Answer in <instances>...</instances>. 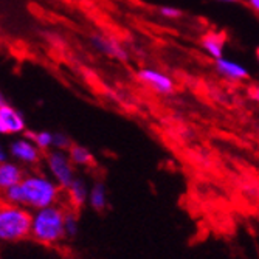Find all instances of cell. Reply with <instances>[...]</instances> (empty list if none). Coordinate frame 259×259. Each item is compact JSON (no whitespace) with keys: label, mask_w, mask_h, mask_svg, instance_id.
Segmentation results:
<instances>
[{"label":"cell","mask_w":259,"mask_h":259,"mask_svg":"<svg viewBox=\"0 0 259 259\" xmlns=\"http://www.w3.org/2000/svg\"><path fill=\"white\" fill-rule=\"evenodd\" d=\"M23 177H25V172H23L20 164L13 161L0 163V194L5 193L8 188L19 185Z\"/></svg>","instance_id":"10"},{"label":"cell","mask_w":259,"mask_h":259,"mask_svg":"<svg viewBox=\"0 0 259 259\" xmlns=\"http://www.w3.org/2000/svg\"><path fill=\"white\" fill-rule=\"evenodd\" d=\"M11 155L22 164L36 166L42 160V151L34 145V141L23 135V138H16L10 146Z\"/></svg>","instance_id":"5"},{"label":"cell","mask_w":259,"mask_h":259,"mask_svg":"<svg viewBox=\"0 0 259 259\" xmlns=\"http://www.w3.org/2000/svg\"><path fill=\"white\" fill-rule=\"evenodd\" d=\"M73 143L70 141V138L65 134H55V141H53V149H61V151H68V148Z\"/></svg>","instance_id":"17"},{"label":"cell","mask_w":259,"mask_h":259,"mask_svg":"<svg viewBox=\"0 0 259 259\" xmlns=\"http://www.w3.org/2000/svg\"><path fill=\"white\" fill-rule=\"evenodd\" d=\"M90 42L92 45L95 47V49L109 56V58H113V59H118V61H126L127 59V52L123 49V45L120 42H116L115 39L109 37V36H104V34H93L90 37Z\"/></svg>","instance_id":"8"},{"label":"cell","mask_w":259,"mask_h":259,"mask_svg":"<svg viewBox=\"0 0 259 259\" xmlns=\"http://www.w3.org/2000/svg\"><path fill=\"white\" fill-rule=\"evenodd\" d=\"M218 73L230 81H244L248 78V70L241 65L239 62L228 59V58H219L214 61Z\"/></svg>","instance_id":"9"},{"label":"cell","mask_w":259,"mask_h":259,"mask_svg":"<svg viewBox=\"0 0 259 259\" xmlns=\"http://www.w3.org/2000/svg\"><path fill=\"white\" fill-rule=\"evenodd\" d=\"M8 104V101H7V97H5V93L0 90V107H4V106H7Z\"/></svg>","instance_id":"22"},{"label":"cell","mask_w":259,"mask_h":259,"mask_svg":"<svg viewBox=\"0 0 259 259\" xmlns=\"http://www.w3.org/2000/svg\"><path fill=\"white\" fill-rule=\"evenodd\" d=\"M30 238L45 247H53L65 239V209L59 203L36 209V213H33Z\"/></svg>","instance_id":"2"},{"label":"cell","mask_w":259,"mask_h":259,"mask_svg":"<svg viewBox=\"0 0 259 259\" xmlns=\"http://www.w3.org/2000/svg\"><path fill=\"white\" fill-rule=\"evenodd\" d=\"M256 59H257V62H259V47L256 49Z\"/></svg>","instance_id":"24"},{"label":"cell","mask_w":259,"mask_h":259,"mask_svg":"<svg viewBox=\"0 0 259 259\" xmlns=\"http://www.w3.org/2000/svg\"><path fill=\"white\" fill-rule=\"evenodd\" d=\"M67 194H68V200H70V205L73 208L79 209L82 208L87 202H89V190H87V185L82 179L76 177L73 180V183L67 188Z\"/></svg>","instance_id":"12"},{"label":"cell","mask_w":259,"mask_h":259,"mask_svg":"<svg viewBox=\"0 0 259 259\" xmlns=\"http://www.w3.org/2000/svg\"><path fill=\"white\" fill-rule=\"evenodd\" d=\"M33 214L25 206L5 202L0 197V242H19L31 234Z\"/></svg>","instance_id":"3"},{"label":"cell","mask_w":259,"mask_h":259,"mask_svg":"<svg viewBox=\"0 0 259 259\" xmlns=\"http://www.w3.org/2000/svg\"><path fill=\"white\" fill-rule=\"evenodd\" d=\"M251 98H253L256 103H259V85H256L254 89H251Z\"/></svg>","instance_id":"21"},{"label":"cell","mask_w":259,"mask_h":259,"mask_svg":"<svg viewBox=\"0 0 259 259\" xmlns=\"http://www.w3.org/2000/svg\"><path fill=\"white\" fill-rule=\"evenodd\" d=\"M25 137L34 141V145L42 151L49 152L53 149V141H55V134L49 131H39V132H25Z\"/></svg>","instance_id":"15"},{"label":"cell","mask_w":259,"mask_h":259,"mask_svg":"<svg viewBox=\"0 0 259 259\" xmlns=\"http://www.w3.org/2000/svg\"><path fill=\"white\" fill-rule=\"evenodd\" d=\"M0 134H4V127H2V123H0Z\"/></svg>","instance_id":"25"},{"label":"cell","mask_w":259,"mask_h":259,"mask_svg":"<svg viewBox=\"0 0 259 259\" xmlns=\"http://www.w3.org/2000/svg\"><path fill=\"white\" fill-rule=\"evenodd\" d=\"M67 154H68L70 160H72V163L76 164V166H92V164L95 163V158H93L92 152L81 145L73 143L68 148Z\"/></svg>","instance_id":"14"},{"label":"cell","mask_w":259,"mask_h":259,"mask_svg":"<svg viewBox=\"0 0 259 259\" xmlns=\"http://www.w3.org/2000/svg\"><path fill=\"white\" fill-rule=\"evenodd\" d=\"M89 205L97 211V213H103L109 206L107 199V190L103 182H95L92 185L89 191Z\"/></svg>","instance_id":"13"},{"label":"cell","mask_w":259,"mask_h":259,"mask_svg":"<svg viewBox=\"0 0 259 259\" xmlns=\"http://www.w3.org/2000/svg\"><path fill=\"white\" fill-rule=\"evenodd\" d=\"M137 78L151 90L160 93V95H169V93L174 92V81L166 73L160 72L157 68H140L137 72Z\"/></svg>","instance_id":"6"},{"label":"cell","mask_w":259,"mask_h":259,"mask_svg":"<svg viewBox=\"0 0 259 259\" xmlns=\"http://www.w3.org/2000/svg\"><path fill=\"white\" fill-rule=\"evenodd\" d=\"M0 123H2L4 134H10V135L25 134V127H27L25 118L11 104L0 107Z\"/></svg>","instance_id":"7"},{"label":"cell","mask_w":259,"mask_h":259,"mask_svg":"<svg viewBox=\"0 0 259 259\" xmlns=\"http://www.w3.org/2000/svg\"><path fill=\"white\" fill-rule=\"evenodd\" d=\"M8 161V152L5 151V148L0 145V163H5Z\"/></svg>","instance_id":"20"},{"label":"cell","mask_w":259,"mask_h":259,"mask_svg":"<svg viewBox=\"0 0 259 259\" xmlns=\"http://www.w3.org/2000/svg\"><path fill=\"white\" fill-rule=\"evenodd\" d=\"M45 161H47V168L52 172L53 180L65 191L76 179L75 171H73L75 164L70 160L67 151L52 149L45 154Z\"/></svg>","instance_id":"4"},{"label":"cell","mask_w":259,"mask_h":259,"mask_svg":"<svg viewBox=\"0 0 259 259\" xmlns=\"http://www.w3.org/2000/svg\"><path fill=\"white\" fill-rule=\"evenodd\" d=\"M65 234L67 238H75L78 234V218L75 209H65Z\"/></svg>","instance_id":"16"},{"label":"cell","mask_w":259,"mask_h":259,"mask_svg":"<svg viewBox=\"0 0 259 259\" xmlns=\"http://www.w3.org/2000/svg\"><path fill=\"white\" fill-rule=\"evenodd\" d=\"M245 4L254 14L259 16V0H245Z\"/></svg>","instance_id":"19"},{"label":"cell","mask_w":259,"mask_h":259,"mask_svg":"<svg viewBox=\"0 0 259 259\" xmlns=\"http://www.w3.org/2000/svg\"><path fill=\"white\" fill-rule=\"evenodd\" d=\"M20 188V206L28 209H42L59 203L62 188L50 177L44 174H25L19 183Z\"/></svg>","instance_id":"1"},{"label":"cell","mask_w":259,"mask_h":259,"mask_svg":"<svg viewBox=\"0 0 259 259\" xmlns=\"http://www.w3.org/2000/svg\"><path fill=\"white\" fill-rule=\"evenodd\" d=\"M216 2H221V4H238L239 0H216Z\"/></svg>","instance_id":"23"},{"label":"cell","mask_w":259,"mask_h":259,"mask_svg":"<svg viewBox=\"0 0 259 259\" xmlns=\"http://www.w3.org/2000/svg\"><path fill=\"white\" fill-rule=\"evenodd\" d=\"M225 42L227 37L221 31H208L206 34L202 36L200 39V47L202 50L214 61L219 58H224V50H225Z\"/></svg>","instance_id":"11"},{"label":"cell","mask_w":259,"mask_h":259,"mask_svg":"<svg viewBox=\"0 0 259 259\" xmlns=\"http://www.w3.org/2000/svg\"><path fill=\"white\" fill-rule=\"evenodd\" d=\"M158 13H160L161 17H166V19H179L183 14L180 8L172 7V5H163V7H160Z\"/></svg>","instance_id":"18"}]
</instances>
